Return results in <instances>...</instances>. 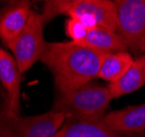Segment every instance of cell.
<instances>
[{
    "mask_svg": "<svg viewBox=\"0 0 145 137\" xmlns=\"http://www.w3.org/2000/svg\"><path fill=\"white\" fill-rule=\"evenodd\" d=\"M55 137H141L122 134L108 127L101 120H80L68 117Z\"/></svg>",
    "mask_w": 145,
    "mask_h": 137,
    "instance_id": "ba28073f",
    "label": "cell"
},
{
    "mask_svg": "<svg viewBox=\"0 0 145 137\" xmlns=\"http://www.w3.org/2000/svg\"><path fill=\"white\" fill-rule=\"evenodd\" d=\"M81 0H44L42 17L44 23L47 24L60 15H65L73 5Z\"/></svg>",
    "mask_w": 145,
    "mask_h": 137,
    "instance_id": "5bb4252c",
    "label": "cell"
},
{
    "mask_svg": "<svg viewBox=\"0 0 145 137\" xmlns=\"http://www.w3.org/2000/svg\"><path fill=\"white\" fill-rule=\"evenodd\" d=\"M88 29L89 28H87L86 25H84L82 22L76 19L69 18L65 21V33L70 37V40L75 43H83Z\"/></svg>",
    "mask_w": 145,
    "mask_h": 137,
    "instance_id": "9a60e30c",
    "label": "cell"
},
{
    "mask_svg": "<svg viewBox=\"0 0 145 137\" xmlns=\"http://www.w3.org/2000/svg\"><path fill=\"white\" fill-rule=\"evenodd\" d=\"M32 11L29 1L21 0L0 13V38L7 47L14 42L26 26Z\"/></svg>",
    "mask_w": 145,
    "mask_h": 137,
    "instance_id": "9c48e42d",
    "label": "cell"
},
{
    "mask_svg": "<svg viewBox=\"0 0 145 137\" xmlns=\"http://www.w3.org/2000/svg\"><path fill=\"white\" fill-rule=\"evenodd\" d=\"M116 6L117 32L128 48L145 55V0H111Z\"/></svg>",
    "mask_w": 145,
    "mask_h": 137,
    "instance_id": "277c9868",
    "label": "cell"
},
{
    "mask_svg": "<svg viewBox=\"0 0 145 137\" xmlns=\"http://www.w3.org/2000/svg\"><path fill=\"white\" fill-rule=\"evenodd\" d=\"M21 73L15 58L0 48V81L7 91V102L14 112L20 111Z\"/></svg>",
    "mask_w": 145,
    "mask_h": 137,
    "instance_id": "30bf717a",
    "label": "cell"
},
{
    "mask_svg": "<svg viewBox=\"0 0 145 137\" xmlns=\"http://www.w3.org/2000/svg\"><path fill=\"white\" fill-rule=\"evenodd\" d=\"M84 45L105 54H112L118 52H128L129 48L122 37L117 31L105 29L101 26L91 28L83 41Z\"/></svg>",
    "mask_w": 145,
    "mask_h": 137,
    "instance_id": "8fae6325",
    "label": "cell"
},
{
    "mask_svg": "<svg viewBox=\"0 0 145 137\" xmlns=\"http://www.w3.org/2000/svg\"><path fill=\"white\" fill-rule=\"evenodd\" d=\"M145 85V55L134 59L130 68L119 80L109 85V90L114 98H120L132 93Z\"/></svg>",
    "mask_w": 145,
    "mask_h": 137,
    "instance_id": "7c38bea8",
    "label": "cell"
},
{
    "mask_svg": "<svg viewBox=\"0 0 145 137\" xmlns=\"http://www.w3.org/2000/svg\"><path fill=\"white\" fill-rule=\"evenodd\" d=\"M68 115L49 111L39 115L21 116L3 102L0 108V137H55Z\"/></svg>",
    "mask_w": 145,
    "mask_h": 137,
    "instance_id": "3957f363",
    "label": "cell"
},
{
    "mask_svg": "<svg viewBox=\"0 0 145 137\" xmlns=\"http://www.w3.org/2000/svg\"><path fill=\"white\" fill-rule=\"evenodd\" d=\"M112 99L109 87L88 82L70 91L59 92L52 110L62 112L68 117L101 120L107 114Z\"/></svg>",
    "mask_w": 145,
    "mask_h": 137,
    "instance_id": "7a4b0ae2",
    "label": "cell"
},
{
    "mask_svg": "<svg viewBox=\"0 0 145 137\" xmlns=\"http://www.w3.org/2000/svg\"><path fill=\"white\" fill-rule=\"evenodd\" d=\"M44 23L42 13L32 11L26 26L8 48L23 73L29 70L37 60H40L47 42L44 38Z\"/></svg>",
    "mask_w": 145,
    "mask_h": 137,
    "instance_id": "5b68a950",
    "label": "cell"
},
{
    "mask_svg": "<svg viewBox=\"0 0 145 137\" xmlns=\"http://www.w3.org/2000/svg\"><path fill=\"white\" fill-rule=\"evenodd\" d=\"M133 62L134 58L129 52L106 54L101 63L98 78L112 83L123 76Z\"/></svg>",
    "mask_w": 145,
    "mask_h": 137,
    "instance_id": "4fadbf2b",
    "label": "cell"
},
{
    "mask_svg": "<svg viewBox=\"0 0 145 137\" xmlns=\"http://www.w3.org/2000/svg\"><path fill=\"white\" fill-rule=\"evenodd\" d=\"M102 121L119 133L143 135L145 132V103L107 113Z\"/></svg>",
    "mask_w": 145,
    "mask_h": 137,
    "instance_id": "52a82bcc",
    "label": "cell"
},
{
    "mask_svg": "<svg viewBox=\"0 0 145 137\" xmlns=\"http://www.w3.org/2000/svg\"><path fill=\"white\" fill-rule=\"evenodd\" d=\"M65 15L79 20L89 29L101 26L117 31L116 6L111 0H81L75 2Z\"/></svg>",
    "mask_w": 145,
    "mask_h": 137,
    "instance_id": "8992f818",
    "label": "cell"
},
{
    "mask_svg": "<svg viewBox=\"0 0 145 137\" xmlns=\"http://www.w3.org/2000/svg\"><path fill=\"white\" fill-rule=\"evenodd\" d=\"M106 54L75 42L47 43L40 60L49 68L58 92L84 86L98 77Z\"/></svg>",
    "mask_w": 145,
    "mask_h": 137,
    "instance_id": "6da1fadb",
    "label": "cell"
}]
</instances>
